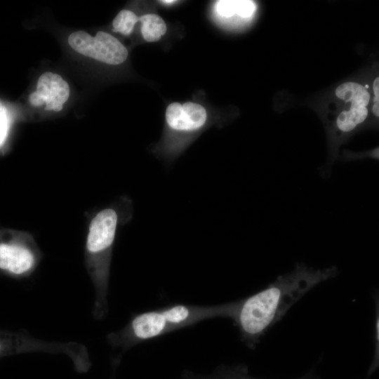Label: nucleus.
Returning a JSON list of instances; mask_svg holds the SVG:
<instances>
[{
	"label": "nucleus",
	"mask_w": 379,
	"mask_h": 379,
	"mask_svg": "<svg viewBox=\"0 0 379 379\" xmlns=\"http://www.w3.org/2000/svg\"><path fill=\"white\" fill-rule=\"evenodd\" d=\"M335 266L314 269L296 264L292 271L279 276L262 291L232 302L231 318L242 341L254 349L261 338L309 291L338 275Z\"/></svg>",
	"instance_id": "nucleus-1"
},
{
	"label": "nucleus",
	"mask_w": 379,
	"mask_h": 379,
	"mask_svg": "<svg viewBox=\"0 0 379 379\" xmlns=\"http://www.w3.org/2000/svg\"><path fill=\"white\" fill-rule=\"evenodd\" d=\"M132 201L121 197L109 206L97 212L88 226L84 262L95 291L92 315L102 320L108 313L107 294L112 250L117 230L132 218Z\"/></svg>",
	"instance_id": "nucleus-2"
},
{
	"label": "nucleus",
	"mask_w": 379,
	"mask_h": 379,
	"mask_svg": "<svg viewBox=\"0 0 379 379\" xmlns=\"http://www.w3.org/2000/svg\"><path fill=\"white\" fill-rule=\"evenodd\" d=\"M230 311V302L211 306L178 304L135 314L124 328L106 336L113 351L112 365L116 368L122 355L140 343L205 319L229 317Z\"/></svg>",
	"instance_id": "nucleus-3"
},
{
	"label": "nucleus",
	"mask_w": 379,
	"mask_h": 379,
	"mask_svg": "<svg viewBox=\"0 0 379 379\" xmlns=\"http://www.w3.org/2000/svg\"><path fill=\"white\" fill-rule=\"evenodd\" d=\"M31 352L65 355L79 373L87 372L92 364L88 349L82 343L40 339L24 330L0 329V357Z\"/></svg>",
	"instance_id": "nucleus-4"
},
{
	"label": "nucleus",
	"mask_w": 379,
	"mask_h": 379,
	"mask_svg": "<svg viewBox=\"0 0 379 379\" xmlns=\"http://www.w3.org/2000/svg\"><path fill=\"white\" fill-rule=\"evenodd\" d=\"M42 253L32 235L25 232L0 234V272L14 278L31 275Z\"/></svg>",
	"instance_id": "nucleus-5"
},
{
	"label": "nucleus",
	"mask_w": 379,
	"mask_h": 379,
	"mask_svg": "<svg viewBox=\"0 0 379 379\" xmlns=\"http://www.w3.org/2000/svg\"><path fill=\"white\" fill-rule=\"evenodd\" d=\"M69 46L79 53L109 65H119L128 57L126 48L114 36L102 31L91 36L84 31L72 33Z\"/></svg>",
	"instance_id": "nucleus-6"
},
{
	"label": "nucleus",
	"mask_w": 379,
	"mask_h": 379,
	"mask_svg": "<svg viewBox=\"0 0 379 379\" xmlns=\"http://www.w3.org/2000/svg\"><path fill=\"white\" fill-rule=\"evenodd\" d=\"M69 86L61 76L50 72L41 74L38 79L36 91L29 96L30 104L39 107L45 103L46 110L61 111L69 97Z\"/></svg>",
	"instance_id": "nucleus-7"
},
{
	"label": "nucleus",
	"mask_w": 379,
	"mask_h": 379,
	"mask_svg": "<svg viewBox=\"0 0 379 379\" xmlns=\"http://www.w3.org/2000/svg\"><path fill=\"white\" fill-rule=\"evenodd\" d=\"M168 126L173 132L190 133L201 128L207 120L205 108L199 104L187 102H173L166 111Z\"/></svg>",
	"instance_id": "nucleus-8"
},
{
	"label": "nucleus",
	"mask_w": 379,
	"mask_h": 379,
	"mask_svg": "<svg viewBox=\"0 0 379 379\" xmlns=\"http://www.w3.org/2000/svg\"><path fill=\"white\" fill-rule=\"evenodd\" d=\"M366 107L350 105L348 110L342 111L335 121V140L340 139L342 135L348 134L361 123L368 116Z\"/></svg>",
	"instance_id": "nucleus-9"
},
{
	"label": "nucleus",
	"mask_w": 379,
	"mask_h": 379,
	"mask_svg": "<svg viewBox=\"0 0 379 379\" xmlns=\"http://www.w3.org/2000/svg\"><path fill=\"white\" fill-rule=\"evenodd\" d=\"M335 95L350 105L366 107L370 102L371 95L366 87L353 81L345 82L337 87Z\"/></svg>",
	"instance_id": "nucleus-10"
},
{
	"label": "nucleus",
	"mask_w": 379,
	"mask_h": 379,
	"mask_svg": "<svg viewBox=\"0 0 379 379\" xmlns=\"http://www.w3.org/2000/svg\"><path fill=\"white\" fill-rule=\"evenodd\" d=\"M142 23L141 32L143 38L148 42L159 41L166 32V25L158 15L151 13L139 18Z\"/></svg>",
	"instance_id": "nucleus-11"
},
{
	"label": "nucleus",
	"mask_w": 379,
	"mask_h": 379,
	"mask_svg": "<svg viewBox=\"0 0 379 379\" xmlns=\"http://www.w3.org/2000/svg\"><path fill=\"white\" fill-rule=\"evenodd\" d=\"M216 372L222 379H259L251 376L246 366L242 365L232 367L222 366ZM296 379H320V377L312 371Z\"/></svg>",
	"instance_id": "nucleus-12"
},
{
	"label": "nucleus",
	"mask_w": 379,
	"mask_h": 379,
	"mask_svg": "<svg viewBox=\"0 0 379 379\" xmlns=\"http://www.w3.org/2000/svg\"><path fill=\"white\" fill-rule=\"evenodd\" d=\"M139 18L129 10H121L112 22V31L119 32L123 35H129Z\"/></svg>",
	"instance_id": "nucleus-13"
},
{
	"label": "nucleus",
	"mask_w": 379,
	"mask_h": 379,
	"mask_svg": "<svg viewBox=\"0 0 379 379\" xmlns=\"http://www.w3.org/2000/svg\"><path fill=\"white\" fill-rule=\"evenodd\" d=\"M375 324H374V355L371 365L368 371L367 378H368L373 372H375L379 364V313H378V302L377 303V312L375 313Z\"/></svg>",
	"instance_id": "nucleus-14"
},
{
	"label": "nucleus",
	"mask_w": 379,
	"mask_h": 379,
	"mask_svg": "<svg viewBox=\"0 0 379 379\" xmlns=\"http://www.w3.org/2000/svg\"><path fill=\"white\" fill-rule=\"evenodd\" d=\"M10 126L8 112L4 105L0 102V146L6 140Z\"/></svg>",
	"instance_id": "nucleus-15"
},
{
	"label": "nucleus",
	"mask_w": 379,
	"mask_h": 379,
	"mask_svg": "<svg viewBox=\"0 0 379 379\" xmlns=\"http://www.w3.org/2000/svg\"><path fill=\"white\" fill-rule=\"evenodd\" d=\"M218 13L225 18H230L236 14V1L222 0L217 4Z\"/></svg>",
	"instance_id": "nucleus-16"
},
{
	"label": "nucleus",
	"mask_w": 379,
	"mask_h": 379,
	"mask_svg": "<svg viewBox=\"0 0 379 379\" xmlns=\"http://www.w3.org/2000/svg\"><path fill=\"white\" fill-rule=\"evenodd\" d=\"M255 9V4L251 1H236V14L243 17H250Z\"/></svg>",
	"instance_id": "nucleus-17"
},
{
	"label": "nucleus",
	"mask_w": 379,
	"mask_h": 379,
	"mask_svg": "<svg viewBox=\"0 0 379 379\" xmlns=\"http://www.w3.org/2000/svg\"><path fill=\"white\" fill-rule=\"evenodd\" d=\"M373 89L374 93V104L373 106V114L378 117L379 116V77H376L373 81Z\"/></svg>",
	"instance_id": "nucleus-18"
},
{
	"label": "nucleus",
	"mask_w": 379,
	"mask_h": 379,
	"mask_svg": "<svg viewBox=\"0 0 379 379\" xmlns=\"http://www.w3.org/2000/svg\"><path fill=\"white\" fill-rule=\"evenodd\" d=\"M182 379H222L220 375L215 372L214 374L212 375H195L192 373H185Z\"/></svg>",
	"instance_id": "nucleus-19"
},
{
	"label": "nucleus",
	"mask_w": 379,
	"mask_h": 379,
	"mask_svg": "<svg viewBox=\"0 0 379 379\" xmlns=\"http://www.w3.org/2000/svg\"><path fill=\"white\" fill-rule=\"evenodd\" d=\"M175 1H173V0H163V1H161V3H164V4H172V3H174Z\"/></svg>",
	"instance_id": "nucleus-20"
},
{
	"label": "nucleus",
	"mask_w": 379,
	"mask_h": 379,
	"mask_svg": "<svg viewBox=\"0 0 379 379\" xmlns=\"http://www.w3.org/2000/svg\"><path fill=\"white\" fill-rule=\"evenodd\" d=\"M110 379H115L114 375H112V378H110Z\"/></svg>",
	"instance_id": "nucleus-21"
},
{
	"label": "nucleus",
	"mask_w": 379,
	"mask_h": 379,
	"mask_svg": "<svg viewBox=\"0 0 379 379\" xmlns=\"http://www.w3.org/2000/svg\"><path fill=\"white\" fill-rule=\"evenodd\" d=\"M366 379H368V378H366Z\"/></svg>",
	"instance_id": "nucleus-22"
}]
</instances>
